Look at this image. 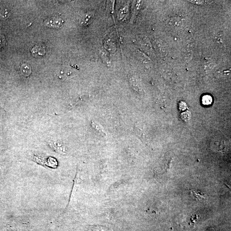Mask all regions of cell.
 <instances>
[{"label": "cell", "instance_id": "6da1fadb", "mask_svg": "<svg viewBox=\"0 0 231 231\" xmlns=\"http://www.w3.org/2000/svg\"><path fill=\"white\" fill-rule=\"evenodd\" d=\"M63 20L60 18L58 17H52L45 20L44 23L47 26L53 27V28H59L63 24Z\"/></svg>", "mask_w": 231, "mask_h": 231}, {"label": "cell", "instance_id": "7a4b0ae2", "mask_svg": "<svg viewBox=\"0 0 231 231\" xmlns=\"http://www.w3.org/2000/svg\"><path fill=\"white\" fill-rule=\"evenodd\" d=\"M105 47L106 50L110 52H114L116 51V48L115 43L111 38L107 39L105 41Z\"/></svg>", "mask_w": 231, "mask_h": 231}, {"label": "cell", "instance_id": "3957f363", "mask_svg": "<svg viewBox=\"0 0 231 231\" xmlns=\"http://www.w3.org/2000/svg\"><path fill=\"white\" fill-rule=\"evenodd\" d=\"M190 192L192 193L195 198L197 200L205 199L206 198V195L203 192L198 190H192Z\"/></svg>", "mask_w": 231, "mask_h": 231}, {"label": "cell", "instance_id": "277c9868", "mask_svg": "<svg viewBox=\"0 0 231 231\" xmlns=\"http://www.w3.org/2000/svg\"><path fill=\"white\" fill-rule=\"evenodd\" d=\"M21 74L25 77H28L30 76L31 73V70L30 67L26 64H24L22 66L20 69Z\"/></svg>", "mask_w": 231, "mask_h": 231}, {"label": "cell", "instance_id": "5b68a950", "mask_svg": "<svg viewBox=\"0 0 231 231\" xmlns=\"http://www.w3.org/2000/svg\"><path fill=\"white\" fill-rule=\"evenodd\" d=\"M93 19V14H88L84 17L82 21V24L84 26H88L92 22Z\"/></svg>", "mask_w": 231, "mask_h": 231}, {"label": "cell", "instance_id": "8992f818", "mask_svg": "<svg viewBox=\"0 0 231 231\" xmlns=\"http://www.w3.org/2000/svg\"><path fill=\"white\" fill-rule=\"evenodd\" d=\"M101 56V58L103 59L104 62L107 64V65L109 66L111 64V61H110V57H109V55L107 54V52L106 51L101 50L100 52Z\"/></svg>", "mask_w": 231, "mask_h": 231}, {"label": "cell", "instance_id": "52a82bcc", "mask_svg": "<svg viewBox=\"0 0 231 231\" xmlns=\"http://www.w3.org/2000/svg\"><path fill=\"white\" fill-rule=\"evenodd\" d=\"M212 102V98L209 95H205L202 98V103L204 105H210Z\"/></svg>", "mask_w": 231, "mask_h": 231}, {"label": "cell", "instance_id": "ba28073f", "mask_svg": "<svg viewBox=\"0 0 231 231\" xmlns=\"http://www.w3.org/2000/svg\"><path fill=\"white\" fill-rule=\"evenodd\" d=\"M91 124L93 128H95V129H96V130H97L98 132H99L101 134L104 135L105 136L106 135V134L103 131L102 128L101 127L100 125H98V124L94 123L92 121L91 122Z\"/></svg>", "mask_w": 231, "mask_h": 231}, {"label": "cell", "instance_id": "9c48e42d", "mask_svg": "<svg viewBox=\"0 0 231 231\" xmlns=\"http://www.w3.org/2000/svg\"><path fill=\"white\" fill-rule=\"evenodd\" d=\"M6 44V39L4 36L0 35V48L2 49Z\"/></svg>", "mask_w": 231, "mask_h": 231}, {"label": "cell", "instance_id": "30bf717a", "mask_svg": "<svg viewBox=\"0 0 231 231\" xmlns=\"http://www.w3.org/2000/svg\"><path fill=\"white\" fill-rule=\"evenodd\" d=\"M207 231H215L214 230V229H211H211H209V230H207Z\"/></svg>", "mask_w": 231, "mask_h": 231}]
</instances>
